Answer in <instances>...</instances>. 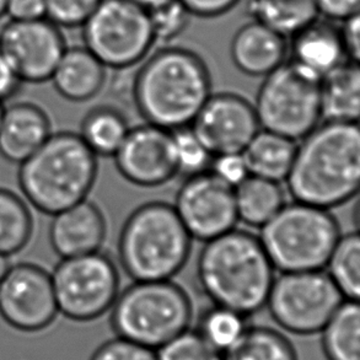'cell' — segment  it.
Returning <instances> with one entry per match:
<instances>
[{
    "mask_svg": "<svg viewBox=\"0 0 360 360\" xmlns=\"http://www.w3.org/2000/svg\"><path fill=\"white\" fill-rule=\"evenodd\" d=\"M294 200L331 210L353 200L360 185L358 123L325 121L297 146L285 180Z\"/></svg>",
    "mask_w": 360,
    "mask_h": 360,
    "instance_id": "1",
    "label": "cell"
},
{
    "mask_svg": "<svg viewBox=\"0 0 360 360\" xmlns=\"http://www.w3.org/2000/svg\"><path fill=\"white\" fill-rule=\"evenodd\" d=\"M276 277L259 238L243 230L207 241L197 261V279L205 295L217 307L245 317L266 307Z\"/></svg>",
    "mask_w": 360,
    "mask_h": 360,
    "instance_id": "2",
    "label": "cell"
},
{
    "mask_svg": "<svg viewBox=\"0 0 360 360\" xmlns=\"http://www.w3.org/2000/svg\"><path fill=\"white\" fill-rule=\"evenodd\" d=\"M212 95L205 62L188 49L158 51L138 70L133 98L146 123L167 131L190 127Z\"/></svg>",
    "mask_w": 360,
    "mask_h": 360,
    "instance_id": "3",
    "label": "cell"
},
{
    "mask_svg": "<svg viewBox=\"0 0 360 360\" xmlns=\"http://www.w3.org/2000/svg\"><path fill=\"white\" fill-rule=\"evenodd\" d=\"M98 170V156L79 134L58 131L20 164L18 184L29 205L52 217L88 200Z\"/></svg>",
    "mask_w": 360,
    "mask_h": 360,
    "instance_id": "4",
    "label": "cell"
},
{
    "mask_svg": "<svg viewBox=\"0 0 360 360\" xmlns=\"http://www.w3.org/2000/svg\"><path fill=\"white\" fill-rule=\"evenodd\" d=\"M192 238L172 205L149 202L127 218L118 258L134 281H171L190 257Z\"/></svg>",
    "mask_w": 360,
    "mask_h": 360,
    "instance_id": "5",
    "label": "cell"
},
{
    "mask_svg": "<svg viewBox=\"0 0 360 360\" xmlns=\"http://www.w3.org/2000/svg\"><path fill=\"white\" fill-rule=\"evenodd\" d=\"M193 309L187 292L172 281L134 282L111 307L117 337L159 349L190 328Z\"/></svg>",
    "mask_w": 360,
    "mask_h": 360,
    "instance_id": "6",
    "label": "cell"
},
{
    "mask_svg": "<svg viewBox=\"0 0 360 360\" xmlns=\"http://www.w3.org/2000/svg\"><path fill=\"white\" fill-rule=\"evenodd\" d=\"M330 210L294 200L261 228L259 240L276 271H322L341 238Z\"/></svg>",
    "mask_w": 360,
    "mask_h": 360,
    "instance_id": "7",
    "label": "cell"
},
{
    "mask_svg": "<svg viewBox=\"0 0 360 360\" xmlns=\"http://www.w3.org/2000/svg\"><path fill=\"white\" fill-rule=\"evenodd\" d=\"M321 79L294 60L266 75L253 105L259 127L302 141L322 120Z\"/></svg>",
    "mask_w": 360,
    "mask_h": 360,
    "instance_id": "8",
    "label": "cell"
},
{
    "mask_svg": "<svg viewBox=\"0 0 360 360\" xmlns=\"http://www.w3.org/2000/svg\"><path fill=\"white\" fill-rule=\"evenodd\" d=\"M85 49L106 68H131L155 42L148 11L131 0H101L83 25Z\"/></svg>",
    "mask_w": 360,
    "mask_h": 360,
    "instance_id": "9",
    "label": "cell"
},
{
    "mask_svg": "<svg viewBox=\"0 0 360 360\" xmlns=\"http://www.w3.org/2000/svg\"><path fill=\"white\" fill-rule=\"evenodd\" d=\"M51 279L58 312L72 321H93L103 316L120 294L117 267L101 251L60 258Z\"/></svg>",
    "mask_w": 360,
    "mask_h": 360,
    "instance_id": "10",
    "label": "cell"
},
{
    "mask_svg": "<svg viewBox=\"0 0 360 360\" xmlns=\"http://www.w3.org/2000/svg\"><path fill=\"white\" fill-rule=\"evenodd\" d=\"M345 300L322 269L282 273L273 282L266 307L285 331L309 336L320 333Z\"/></svg>",
    "mask_w": 360,
    "mask_h": 360,
    "instance_id": "11",
    "label": "cell"
},
{
    "mask_svg": "<svg viewBox=\"0 0 360 360\" xmlns=\"http://www.w3.org/2000/svg\"><path fill=\"white\" fill-rule=\"evenodd\" d=\"M51 273L34 263L10 264L0 279V317L20 332L44 331L58 316Z\"/></svg>",
    "mask_w": 360,
    "mask_h": 360,
    "instance_id": "12",
    "label": "cell"
},
{
    "mask_svg": "<svg viewBox=\"0 0 360 360\" xmlns=\"http://www.w3.org/2000/svg\"><path fill=\"white\" fill-rule=\"evenodd\" d=\"M172 207L191 238L205 243L235 229L239 221L234 188L208 170L187 177Z\"/></svg>",
    "mask_w": 360,
    "mask_h": 360,
    "instance_id": "13",
    "label": "cell"
},
{
    "mask_svg": "<svg viewBox=\"0 0 360 360\" xmlns=\"http://www.w3.org/2000/svg\"><path fill=\"white\" fill-rule=\"evenodd\" d=\"M67 49L60 27L46 18L10 20L0 30V49L22 83L49 82Z\"/></svg>",
    "mask_w": 360,
    "mask_h": 360,
    "instance_id": "14",
    "label": "cell"
},
{
    "mask_svg": "<svg viewBox=\"0 0 360 360\" xmlns=\"http://www.w3.org/2000/svg\"><path fill=\"white\" fill-rule=\"evenodd\" d=\"M112 158L122 177L139 187L165 185L179 174L172 131L150 123L131 128Z\"/></svg>",
    "mask_w": 360,
    "mask_h": 360,
    "instance_id": "15",
    "label": "cell"
},
{
    "mask_svg": "<svg viewBox=\"0 0 360 360\" xmlns=\"http://www.w3.org/2000/svg\"><path fill=\"white\" fill-rule=\"evenodd\" d=\"M190 128L213 156L243 153L261 129L253 105L235 94H212Z\"/></svg>",
    "mask_w": 360,
    "mask_h": 360,
    "instance_id": "16",
    "label": "cell"
},
{
    "mask_svg": "<svg viewBox=\"0 0 360 360\" xmlns=\"http://www.w3.org/2000/svg\"><path fill=\"white\" fill-rule=\"evenodd\" d=\"M106 219L98 205L82 200L52 215L49 243L59 258L98 252L106 239Z\"/></svg>",
    "mask_w": 360,
    "mask_h": 360,
    "instance_id": "17",
    "label": "cell"
},
{
    "mask_svg": "<svg viewBox=\"0 0 360 360\" xmlns=\"http://www.w3.org/2000/svg\"><path fill=\"white\" fill-rule=\"evenodd\" d=\"M52 134L49 115L32 103L4 106L0 120V156L20 165L44 146Z\"/></svg>",
    "mask_w": 360,
    "mask_h": 360,
    "instance_id": "18",
    "label": "cell"
},
{
    "mask_svg": "<svg viewBox=\"0 0 360 360\" xmlns=\"http://www.w3.org/2000/svg\"><path fill=\"white\" fill-rule=\"evenodd\" d=\"M230 54L241 73L266 77L284 63L287 42L282 34L252 20L235 34Z\"/></svg>",
    "mask_w": 360,
    "mask_h": 360,
    "instance_id": "19",
    "label": "cell"
},
{
    "mask_svg": "<svg viewBox=\"0 0 360 360\" xmlns=\"http://www.w3.org/2000/svg\"><path fill=\"white\" fill-rule=\"evenodd\" d=\"M49 82L65 100L85 103L103 90L106 67L85 47L67 49Z\"/></svg>",
    "mask_w": 360,
    "mask_h": 360,
    "instance_id": "20",
    "label": "cell"
},
{
    "mask_svg": "<svg viewBox=\"0 0 360 360\" xmlns=\"http://www.w3.org/2000/svg\"><path fill=\"white\" fill-rule=\"evenodd\" d=\"M292 60L323 77L346 60L341 32L317 18L292 36Z\"/></svg>",
    "mask_w": 360,
    "mask_h": 360,
    "instance_id": "21",
    "label": "cell"
},
{
    "mask_svg": "<svg viewBox=\"0 0 360 360\" xmlns=\"http://www.w3.org/2000/svg\"><path fill=\"white\" fill-rule=\"evenodd\" d=\"M323 121L358 123L360 116V69L346 59L321 79Z\"/></svg>",
    "mask_w": 360,
    "mask_h": 360,
    "instance_id": "22",
    "label": "cell"
},
{
    "mask_svg": "<svg viewBox=\"0 0 360 360\" xmlns=\"http://www.w3.org/2000/svg\"><path fill=\"white\" fill-rule=\"evenodd\" d=\"M297 141L259 129L243 151L250 175L274 182L287 180L297 153Z\"/></svg>",
    "mask_w": 360,
    "mask_h": 360,
    "instance_id": "23",
    "label": "cell"
},
{
    "mask_svg": "<svg viewBox=\"0 0 360 360\" xmlns=\"http://www.w3.org/2000/svg\"><path fill=\"white\" fill-rule=\"evenodd\" d=\"M235 205L238 218L251 228H262L285 205L279 182L250 175L236 186Z\"/></svg>",
    "mask_w": 360,
    "mask_h": 360,
    "instance_id": "24",
    "label": "cell"
},
{
    "mask_svg": "<svg viewBox=\"0 0 360 360\" xmlns=\"http://www.w3.org/2000/svg\"><path fill=\"white\" fill-rule=\"evenodd\" d=\"M248 13L253 21L284 37L294 36L319 18L315 0H248Z\"/></svg>",
    "mask_w": 360,
    "mask_h": 360,
    "instance_id": "25",
    "label": "cell"
},
{
    "mask_svg": "<svg viewBox=\"0 0 360 360\" xmlns=\"http://www.w3.org/2000/svg\"><path fill=\"white\" fill-rule=\"evenodd\" d=\"M322 348L328 360H360V307L345 300L322 328Z\"/></svg>",
    "mask_w": 360,
    "mask_h": 360,
    "instance_id": "26",
    "label": "cell"
},
{
    "mask_svg": "<svg viewBox=\"0 0 360 360\" xmlns=\"http://www.w3.org/2000/svg\"><path fill=\"white\" fill-rule=\"evenodd\" d=\"M126 117L116 108L98 106L89 111L79 136L96 156H113L129 131Z\"/></svg>",
    "mask_w": 360,
    "mask_h": 360,
    "instance_id": "27",
    "label": "cell"
},
{
    "mask_svg": "<svg viewBox=\"0 0 360 360\" xmlns=\"http://www.w3.org/2000/svg\"><path fill=\"white\" fill-rule=\"evenodd\" d=\"M224 360H297L292 343L269 327H248L223 353Z\"/></svg>",
    "mask_w": 360,
    "mask_h": 360,
    "instance_id": "28",
    "label": "cell"
},
{
    "mask_svg": "<svg viewBox=\"0 0 360 360\" xmlns=\"http://www.w3.org/2000/svg\"><path fill=\"white\" fill-rule=\"evenodd\" d=\"M34 231L29 205L13 191L0 187V253L8 257L22 251Z\"/></svg>",
    "mask_w": 360,
    "mask_h": 360,
    "instance_id": "29",
    "label": "cell"
},
{
    "mask_svg": "<svg viewBox=\"0 0 360 360\" xmlns=\"http://www.w3.org/2000/svg\"><path fill=\"white\" fill-rule=\"evenodd\" d=\"M327 274L346 300H359L360 238L356 233L341 235L326 263Z\"/></svg>",
    "mask_w": 360,
    "mask_h": 360,
    "instance_id": "30",
    "label": "cell"
},
{
    "mask_svg": "<svg viewBox=\"0 0 360 360\" xmlns=\"http://www.w3.org/2000/svg\"><path fill=\"white\" fill-rule=\"evenodd\" d=\"M246 328L243 315L214 305L203 314L198 332L210 346L224 353L243 336Z\"/></svg>",
    "mask_w": 360,
    "mask_h": 360,
    "instance_id": "31",
    "label": "cell"
},
{
    "mask_svg": "<svg viewBox=\"0 0 360 360\" xmlns=\"http://www.w3.org/2000/svg\"><path fill=\"white\" fill-rule=\"evenodd\" d=\"M172 141L179 174L197 175L210 169L213 155L190 127L172 131Z\"/></svg>",
    "mask_w": 360,
    "mask_h": 360,
    "instance_id": "32",
    "label": "cell"
},
{
    "mask_svg": "<svg viewBox=\"0 0 360 360\" xmlns=\"http://www.w3.org/2000/svg\"><path fill=\"white\" fill-rule=\"evenodd\" d=\"M146 11L155 42L176 39L186 29L191 15L180 0H162Z\"/></svg>",
    "mask_w": 360,
    "mask_h": 360,
    "instance_id": "33",
    "label": "cell"
},
{
    "mask_svg": "<svg viewBox=\"0 0 360 360\" xmlns=\"http://www.w3.org/2000/svg\"><path fill=\"white\" fill-rule=\"evenodd\" d=\"M156 354L158 360H224L223 353L210 346L200 332L190 330L160 347Z\"/></svg>",
    "mask_w": 360,
    "mask_h": 360,
    "instance_id": "34",
    "label": "cell"
},
{
    "mask_svg": "<svg viewBox=\"0 0 360 360\" xmlns=\"http://www.w3.org/2000/svg\"><path fill=\"white\" fill-rule=\"evenodd\" d=\"M46 19L58 27L83 26L101 0H44Z\"/></svg>",
    "mask_w": 360,
    "mask_h": 360,
    "instance_id": "35",
    "label": "cell"
},
{
    "mask_svg": "<svg viewBox=\"0 0 360 360\" xmlns=\"http://www.w3.org/2000/svg\"><path fill=\"white\" fill-rule=\"evenodd\" d=\"M90 360H158L156 351L121 337L105 342Z\"/></svg>",
    "mask_w": 360,
    "mask_h": 360,
    "instance_id": "36",
    "label": "cell"
},
{
    "mask_svg": "<svg viewBox=\"0 0 360 360\" xmlns=\"http://www.w3.org/2000/svg\"><path fill=\"white\" fill-rule=\"evenodd\" d=\"M210 172L233 188L250 176L243 153L213 156L210 162Z\"/></svg>",
    "mask_w": 360,
    "mask_h": 360,
    "instance_id": "37",
    "label": "cell"
},
{
    "mask_svg": "<svg viewBox=\"0 0 360 360\" xmlns=\"http://www.w3.org/2000/svg\"><path fill=\"white\" fill-rule=\"evenodd\" d=\"M6 15L13 21H32L46 18L44 0H8Z\"/></svg>",
    "mask_w": 360,
    "mask_h": 360,
    "instance_id": "38",
    "label": "cell"
},
{
    "mask_svg": "<svg viewBox=\"0 0 360 360\" xmlns=\"http://www.w3.org/2000/svg\"><path fill=\"white\" fill-rule=\"evenodd\" d=\"M191 15L215 18L233 9L240 0H180Z\"/></svg>",
    "mask_w": 360,
    "mask_h": 360,
    "instance_id": "39",
    "label": "cell"
},
{
    "mask_svg": "<svg viewBox=\"0 0 360 360\" xmlns=\"http://www.w3.org/2000/svg\"><path fill=\"white\" fill-rule=\"evenodd\" d=\"M343 27L340 30L342 42L347 58L358 62L360 52V20L359 13L343 20Z\"/></svg>",
    "mask_w": 360,
    "mask_h": 360,
    "instance_id": "40",
    "label": "cell"
},
{
    "mask_svg": "<svg viewBox=\"0 0 360 360\" xmlns=\"http://www.w3.org/2000/svg\"><path fill=\"white\" fill-rule=\"evenodd\" d=\"M360 0H315L319 14L332 20H343L359 13Z\"/></svg>",
    "mask_w": 360,
    "mask_h": 360,
    "instance_id": "41",
    "label": "cell"
},
{
    "mask_svg": "<svg viewBox=\"0 0 360 360\" xmlns=\"http://www.w3.org/2000/svg\"><path fill=\"white\" fill-rule=\"evenodd\" d=\"M22 82L15 73L8 58L0 49V103H5L14 98L20 90Z\"/></svg>",
    "mask_w": 360,
    "mask_h": 360,
    "instance_id": "42",
    "label": "cell"
},
{
    "mask_svg": "<svg viewBox=\"0 0 360 360\" xmlns=\"http://www.w3.org/2000/svg\"><path fill=\"white\" fill-rule=\"evenodd\" d=\"M9 258L8 256H5L3 253H0V279L3 278L5 272L8 271V268H9L10 263Z\"/></svg>",
    "mask_w": 360,
    "mask_h": 360,
    "instance_id": "43",
    "label": "cell"
},
{
    "mask_svg": "<svg viewBox=\"0 0 360 360\" xmlns=\"http://www.w3.org/2000/svg\"><path fill=\"white\" fill-rule=\"evenodd\" d=\"M133 3H136V4L141 5L143 8H150L153 5L158 4V3H160L162 0H131Z\"/></svg>",
    "mask_w": 360,
    "mask_h": 360,
    "instance_id": "44",
    "label": "cell"
},
{
    "mask_svg": "<svg viewBox=\"0 0 360 360\" xmlns=\"http://www.w3.org/2000/svg\"><path fill=\"white\" fill-rule=\"evenodd\" d=\"M6 5L8 0H0V19L6 15Z\"/></svg>",
    "mask_w": 360,
    "mask_h": 360,
    "instance_id": "45",
    "label": "cell"
},
{
    "mask_svg": "<svg viewBox=\"0 0 360 360\" xmlns=\"http://www.w3.org/2000/svg\"><path fill=\"white\" fill-rule=\"evenodd\" d=\"M3 111H4V105H3V103H0V120H1V115H3Z\"/></svg>",
    "mask_w": 360,
    "mask_h": 360,
    "instance_id": "46",
    "label": "cell"
}]
</instances>
